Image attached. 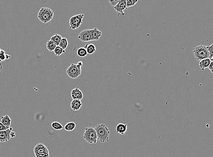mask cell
I'll return each mask as SVG.
<instances>
[{"label": "cell", "instance_id": "obj_1", "mask_svg": "<svg viewBox=\"0 0 213 157\" xmlns=\"http://www.w3.org/2000/svg\"><path fill=\"white\" fill-rule=\"evenodd\" d=\"M97 135L98 141L100 143H105L109 141L110 131L106 125L98 124L94 127Z\"/></svg>", "mask_w": 213, "mask_h": 157}, {"label": "cell", "instance_id": "obj_2", "mask_svg": "<svg viewBox=\"0 0 213 157\" xmlns=\"http://www.w3.org/2000/svg\"><path fill=\"white\" fill-rule=\"evenodd\" d=\"M54 12L52 10L47 7H42L39 11L38 18L43 23H48L53 19Z\"/></svg>", "mask_w": 213, "mask_h": 157}, {"label": "cell", "instance_id": "obj_3", "mask_svg": "<svg viewBox=\"0 0 213 157\" xmlns=\"http://www.w3.org/2000/svg\"><path fill=\"white\" fill-rule=\"evenodd\" d=\"M83 138L85 141L90 144L96 143L98 141V137L94 128L92 127L86 128Z\"/></svg>", "mask_w": 213, "mask_h": 157}, {"label": "cell", "instance_id": "obj_4", "mask_svg": "<svg viewBox=\"0 0 213 157\" xmlns=\"http://www.w3.org/2000/svg\"><path fill=\"white\" fill-rule=\"evenodd\" d=\"M194 56L197 60H202L209 58V54L207 47L204 45H199L193 49Z\"/></svg>", "mask_w": 213, "mask_h": 157}, {"label": "cell", "instance_id": "obj_5", "mask_svg": "<svg viewBox=\"0 0 213 157\" xmlns=\"http://www.w3.org/2000/svg\"><path fill=\"white\" fill-rule=\"evenodd\" d=\"M36 157H49L50 153L45 145L42 143H37L34 148Z\"/></svg>", "mask_w": 213, "mask_h": 157}, {"label": "cell", "instance_id": "obj_6", "mask_svg": "<svg viewBox=\"0 0 213 157\" xmlns=\"http://www.w3.org/2000/svg\"><path fill=\"white\" fill-rule=\"evenodd\" d=\"M82 72L81 67L78 64H72L66 70V73L69 77L72 79H76L81 75Z\"/></svg>", "mask_w": 213, "mask_h": 157}, {"label": "cell", "instance_id": "obj_7", "mask_svg": "<svg viewBox=\"0 0 213 157\" xmlns=\"http://www.w3.org/2000/svg\"><path fill=\"white\" fill-rule=\"evenodd\" d=\"M84 14H77L73 16L69 20V26L72 30H76L83 23Z\"/></svg>", "mask_w": 213, "mask_h": 157}, {"label": "cell", "instance_id": "obj_8", "mask_svg": "<svg viewBox=\"0 0 213 157\" xmlns=\"http://www.w3.org/2000/svg\"><path fill=\"white\" fill-rule=\"evenodd\" d=\"M77 38L83 42L92 41L91 36L90 33V30H84L79 33Z\"/></svg>", "mask_w": 213, "mask_h": 157}, {"label": "cell", "instance_id": "obj_9", "mask_svg": "<svg viewBox=\"0 0 213 157\" xmlns=\"http://www.w3.org/2000/svg\"><path fill=\"white\" fill-rule=\"evenodd\" d=\"M12 128L5 131H0V142H6L11 138L10 133L12 131Z\"/></svg>", "mask_w": 213, "mask_h": 157}, {"label": "cell", "instance_id": "obj_10", "mask_svg": "<svg viewBox=\"0 0 213 157\" xmlns=\"http://www.w3.org/2000/svg\"><path fill=\"white\" fill-rule=\"evenodd\" d=\"M71 96L73 100H78L80 101L84 97L83 93L78 87L72 90Z\"/></svg>", "mask_w": 213, "mask_h": 157}, {"label": "cell", "instance_id": "obj_11", "mask_svg": "<svg viewBox=\"0 0 213 157\" xmlns=\"http://www.w3.org/2000/svg\"><path fill=\"white\" fill-rule=\"evenodd\" d=\"M114 9L117 12L122 13L123 15H124V10L127 9L126 0L120 1L117 6L114 7Z\"/></svg>", "mask_w": 213, "mask_h": 157}, {"label": "cell", "instance_id": "obj_12", "mask_svg": "<svg viewBox=\"0 0 213 157\" xmlns=\"http://www.w3.org/2000/svg\"><path fill=\"white\" fill-rule=\"evenodd\" d=\"M90 33L91 36L92 41L98 40L102 36V33L97 28H94L92 30H90Z\"/></svg>", "mask_w": 213, "mask_h": 157}, {"label": "cell", "instance_id": "obj_13", "mask_svg": "<svg viewBox=\"0 0 213 157\" xmlns=\"http://www.w3.org/2000/svg\"><path fill=\"white\" fill-rule=\"evenodd\" d=\"M127 129V124L119 123L116 127V132L121 135H124Z\"/></svg>", "mask_w": 213, "mask_h": 157}, {"label": "cell", "instance_id": "obj_14", "mask_svg": "<svg viewBox=\"0 0 213 157\" xmlns=\"http://www.w3.org/2000/svg\"><path fill=\"white\" fill-rule=\"evenodd\" d=\"M82 103L78 100H73L70 104L71 109L74 111H78L81 109L82 106Z\"/></svg>", "mask_w": 213, "mask_h": 157}, {"label": "cell", "instance_id": "obj_15", "mask_svg": "<svg viewBox=\"0 0 213 157\" xmlns=\"http://www.w3.org/2000/svg\"><path fill=\"white\" fill-rule=\"evenodd\" d=\"M1 122L8 129L10 128L11 125V120L8 115L1 117Z\"/></svg>", "mask_w": 213, "mask_h": 157}, {"label": "cell", "instance_id": "obj_16", "mask_svg": "<svg viewBox=\"0 0 213 157\" xmlns=\"http://www.w3.org/2000/svg\"><path fill=\"white\" fill-rule=\"evenodd\" d=\"M211 63V60L209 58L202 60L199 63V68L202 70H204L205 69L208 68Z\"/></svg>", "mask_w": 213, "mask_h": 157}, {"label": "cell", "instance_id": "obj_17", "mask_svg": "<svg viewBox=\"0 0 213 157\" xmlns=\"http://www.w3.org/2000/svg\"><path fill=\"white\" fill-rule=\"evenodd\" d=\"M11 56L6 54L4 50L0 48V63L10 60Z\"/></svg>", "mask_w": 213, "mask_h": 157}, {"label": "cell", "instance_id": "obj_18", "mask_svg": "<svg viewBox=\"0 0 213 157\" xmlns=\"http://www.w3.org/2000/svg\"><path fill=\"white\" fill-rule=\"evenodd\" d=\"M84 48H85L86 51H87L88 55H92L96 50L95 46L93 44H87L84 47Z\"/></svg>", "mask_w": 213, "mask_h": 157}, {"label": "cell", "instance_id": "obj_19", "mask_svg": "<svg viewBox=\"0 0 213 157\" xmlns=\"http://www.w3.org/2000/svg\"><path fill=\"white\" fill-rule=\"evenodd\" d=\"M76 127V124L73 122H70L67 123L65 126H64V129L67 131H72L75 129Z\"/></svg>", "mask_w": 213, "mask_h": 157}, {"label": "cell", "instance_id": "obj_20", "mask_svg": "<svg viewBox=\"0 0 213 157\" xmlns=\"http://www.w3.org/2000/svg\"><path fill=\"white\" fill-rule=\"evenodd\" d=\"M62 39V36L61 35L56 34L53 35V36L51 37V38H50V40H52L57 46H59L60 42H61Z\"/></svg>", "mask_w": 213, "mask_h": 157}, {"label": "cell", "instance_id": "obj_21", "mask_svg": "<svg viewBox=\"0 0 213 157\" xmlns=\"http://www.w3.org/2000/svg\"><path fill=\"white\" fill-rule=\"evenodd\" d=\"M56 46V45L50 39L46 43V48H47V50L50 52L54 51Z\"/></svg>", "mask_w": 213, "mask_h": 157}, {"label": "cell", "instance_id": "obj_22", "mask_svg": "<svg viewBox=\"0 0 213 157\" xmlns=\"http://www.w3.org/2000/svg\"><path fill=\"white\" fill-rule=\"evenodd\" d=\"M87 51L85 48L81 47L78 49L77 50V55L78 57L80 58H84V57H86L88 55Z\"/></svg>", "mask_w": 213, "mask_h": 157}, {"label": "cell", "instance_id": "obj_23", "mask_svg": "<svg viewBox=\"0 0 213 157\" xmlns=\"http://www.w3.org/2000/svg\"><path fill=\"white\" fill-rule=\"evenodd\" d=\"M69 43L67 39L65 38H62L61 42H60V44H59V46L61 47L62 48L65 50L68 46Z\"/></svg>", "mask_w": 213, "mask_h": 157}, {"label": "cell", "instance_id": "obj_24", "mask_svg": "<svg viewBox=\"0 0 213 157\" xmlns=\"http://www.w3.org/2000/svg\"><path fill=\"white\" fill-rule=\"evenodd\" d=\"M51 126L54 130H61L64 128V127L61 123L56 122H53L51 123Z\"/></svg>", "mask_w": 213, "mask_h": 157}, {"label": "cell", "instance_id": "obj_25", "mask_svg": "<svg viewBox=\"0 0 213 157\" xmlns=\"http://www.w3.org/2000/svg\"><path fill=\"white\" fill-rule=\"evenodd\" d=\"M54 54L57 56H61L64 53H65V50H64L63 48L60 47V46H57L55 48L54 51Z\"/></svg>", "mask_w": 213, "mask_h": 157}, {"label": "cell", "instance_id": "obj_26", "mask_svg": "<svg viewBox=\"0 0 213 157\" xmlns=\"http://www.w3.org/2000/svg\"><path fill=\"white\" fill-rule=\"evenodd\" d=\"M138 2L137 0H127L126 1L127 8L133 6Z\"/></svg>", "mask_w": 213, "mask_h": 157}, {"label": "cell", "instance_id": "obj_27", "mask_svg": "<svg viewBox=\"0 0 213 157\" xmlns=\"http://www.w3.org/2000/svg\"><path fill=\"white\" fill-rule=\"evenodd\" d=\"M208 52L209 54V59H211L213 56V44L207 46Z\"/></svg>", "mask_w": 213, "mask_h": 157}, {"label": "cell", "instance_id": "obj_28", "mask_svg": "<svg viewBox=\"0 0 213 157\" xmlns=\"http://www.w3.org/2000/svg\"><path fill=\"white\" fill-rule=\"evenodd\" d=\"M108 2H109V3H110V5H111V6H114V7H115V6H116L119 3V2H120V0H118V1H117V0L110 1V0H109Z\"/></svg>", "mask_w": 213, "mask_h": 157}, {"label": "cell", "instance_id": "obj_29", "mask_svg": "<svg viewBox=\"0 0 213 157\" xmlns=\"http://www.w3.org/2000/svg\"><path fill=\"white\" fill-rule=\"evenodd\" d=\"M6 130H7V129L6 127L5 126L0 122V131H5Z\"/></svg>", "mask_w": 213, "mask_h": 157}, {"label": "cell", "instance_id": "obj_30", "mask_svg": "<svg viewBox=\"0 0 213 157\" xmlns=\"http://www.w3.org/2000/svg\"><path fill=\"white\" fill-rule=\"evenodd\" d=\"M208 68L209 69L210 71L211 72L213 73V62L211 61V64H210V65H209Z\"/></svg>", "mask_w": 213, "mask_h": 157}, {"label": "cell", "instance_id": "obj_31", "mask_svg": "<svg viewBox=\"0 0 213 157\" xmlns=\"http://www.w3.org/2000/svg\"><path fill=\"white\" fill-rule=\"evenodd\" d=\"M10 137H11V138L15 137V132H14L11 131V133H10Z\"/></svg>", "mask_w": 213, "mask_h": 157}, {"label": "cell", "instance_id": "obj_32", "mask_svg": "<svg viewBox=\"0 0 213 157\" xmlns=\"http://www.w3.org/2000/svg\"><path fill=\"white\" fill-rule=\"evenodd\" d=\"M3 66L2 65V63H0V74H1V72H2V70Z\"/></svg>", "mask_w": 213, "mask_h": 157}, {"label": "cell", "instance_id": "obj_33", "mask_svg": "<svg viewBox=\"0 0 213 157\" xmlns=\"http://www.w3.org/2000/svg\"><path fill=\"white\" fill-rule=\"evenodd\" d=\"M77 64H78L79 66L82 67V65H83V63H82V62L79 61Z\"/></svg>", "mask_w": 213, "mask_h": 157}, {"label": "cell", "instance_id": "obj_34", "mask_svg": "<svg viewBox=\"0 0 213 157\" xmlns=\"http://www.w3.org/2000/svg\"><path fill=\"white\" fill-rule=\"evenodd\" d=\"M210 60H211V61L213 62V56L211 58V59H210Z\"/></svg>", "mask_w": 213, "mask_h": 157}]
</instances>
